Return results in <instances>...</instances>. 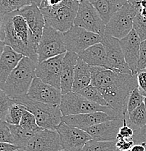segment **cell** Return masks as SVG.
Returning a JSON list of instances; mask_svg holds the SVG:
<instances>
[{
  "instance_id": "cell-28",
  "label": "cell",
  "mask_w": 146,
  "mask_h": 151,
  "mask_svg": "<svg viewBox=\"0 0 146 151\" xmlns=\"http://www.w3.org/2000/svg\"><path fill=\"white\" fill-rule=\"evenodd\" d=\"M31 4V0H0V13L6 15Z\"/></svg>"
},
{
  "instance_id": "cell-34",
  "label": "cell",
  "mask_w": 146,
  "mask_h": 151,
  "mask_svg": "<svg viewBox=\"0 0 146 151\" xmlns=\"http://www.w3.org/2000/svg\"><path fill=\"white\" fill-rule=\"evenodd\" d=\"M14 103V100L7 95L3 89H0V120H4L9 108Z\"/></svg>"
},
{
  "instance_id": "cell-9",
  "label": "cell",
  "mask_w": 146,
  "mask_h": 151,
  "mask_svg": "<svg viewBox=\"0 0 146 151\" xmlns=\"http://www.w3.org/2000/svg\"><path fill=\"white\" fill-rule=\"evenodd\" d=\"M63 34L67 51L73 52L78 55L89 47L100 43L103 39V36L76 26H73Z\"/></svg>"
},
{
  "instance_id": "cell-7",
  "label": "cell",
  "mask_w": 146,
  "mask_h": 151,
  "mask_svg": "<svg viewBox=\"0 0 146 151\" xmlns=\"http://www.w3.org/2000/svg\"><path fill=\"white\" fill-rule=\"evenodd\" d=\"M139 9L127 2L113 15L106 25L105 35L122 39L133 29V21Z\"/></svg>"
},
{
  "instance_id": "cell-3",
  "label": "cell",
  "mask_w": 146,
  "mask_h": 151,
  "mask_svg": "<svg viewBox=\"0 0 146 151\" xmlns=\"http://www.w3.org/2000/svg\"><path fill=\"white\" fill-rule=\"evenodd\" d=\"M37 63L23 57L9 76L2 89L12 100L27 95L29 88L36 77Z\"/></svg>"
},
{
  "instance_id": "cell-38",
  "label": "cell",
  "mask_w": 146,
  "mask_h": 151,
  "mask_svg": "<svg viewBox=\"0 0 146 151\" xmlns=\"http://www.w3.org/2000/svg\"><path fill=\"white\" fill-rule=\"evenodd\" d=\"M145 68H146V39L140 42V59L137 72Z\"/></svg>"
},
{
  "instance_id": "cell-51",
  "label": "cell",
  "mask_w": 146,
  "mask_h": 151,
  "mask_svg": "<svg viewBox=\"0 0 146 151\" xmlns=\"http://www.w3.org/2000/svg\"><path fill=\"white\" fill-rule=\"evenodd\" d=\"M59 151H67V150H63V149H62V150H59Z\"/></svg>"
},
{
  "instance_id": "cell-50",
  "label": "cell",
  "mask_w": 146,
  "mask_h": 151,
  "mask_svg": "<svg viewBox=\"0 0 146 151\" xmlns=\"http://www.w3.org/2000/svg\"><path fill=\"white\" fill-rule=\"evenodd\" d=\"M114 151H122V150H119V149H118V148H117V147H116V149H115V150H114Z\"/></svg>"
},
{
  "instance_id": "cell-45",
  "label": "cell",
  "mask_w": 146,
  "mask_h": 151,
  "mask_svg": "<svg viewBox=\"0 0 146 151\" xmlns=\"http://www.w3.org/2000/svg\"><path fill=\"white\" fill-rule=\"evenodd\" d=\"M139 12L141 14V15L146 18V7H141L139 9Z\"/></svg>"
},
{
  "instance_id": "cell-1",
  "label": "cell",
  "mask_w": 146,
  "mask_h": 151,
  "mask_svg": "<svg viewBox=\"0 0 146 151\" xmlns=\"http://www.w3.org/2000/svg\"><path fill=\"white\" fill-rule=\"evenodd\" d=\"M4 42L6 45L38 63L37 47L32 32L19 10L4 15Z\"/></svg>"
},
{
  "instance_id": "cell-27",
  "label": "cell",
  "mask_w": 146,
  "mask_h": 151,
  "mask_svg": "<svg viewBox=\"0 0 146 151\" xmlns=\"http://www.w3.org/2000/svg\"><path fill=\"white\" fill-rule=\"evenodd\" d=\"M78 93L84 96L89 101L93 102V103L98 104L102 106H109L107 101L104 98L101 92H100V90L97 87L94 86L93 85H89L87 87L83 89L82 90L78 92Z\"/></svg>"
},
{
  "instance_id": "cell-30",
  "label": "cell",
  "mask_w": 146,
  "mask_h": 151,
  "mask_svg": "<svg viewBox=\"0 0 146 151\" xmlns=\"http://www.w3.org/2000/svg\"><path fill=\"white\" fill-rule=\"evenodd\" d=\"M25 108L21 105L14 103L9 108L4 120L9 124L19 125Z\"/></svg>"
},
{
  "instance_id": "cell-8",
  "label": "cell",
  "mask_w": 146,
  "mask_h": 151,
  "mask_svg": "<svg viewBox=\"0 0 146 151\" xmlns=\"http://www.w3.org/2000/svg\"><path fill=\"white\" fill-rule=\"evenodd\" d=\"M66 52L63 33L45 24L43 34L37 47L38 63L63 54Z\"/></svg>"
},
{
  "instance_id": "cell-12",
  "label": "cell",
  "mask_w": 146,
  "mask_h": 151,
  "mask_svg": "<svg viewBox=\"0 0 146 151\" xmlns=\"http://www.w3.org/2000/svg\"><path fill=\"white\" fill-rule=\"evenodd\" d=\"M65 54L63 53L38 63L36 67V76L44 82L60 89L61 70Z\"/></svg>"
},
{
  "instance_id": "cell-2",
  "label": "cell",
  "mask_w": 146,
  "mask_h": 151,
  "mask_svg": "<svg viewBox=\"0 0 146 151\" xmlns=\"http://www.w3.org/2000/svg\"><path fill=\"white\" fill-rule=\"evenodd\" d=\"M136 88H137V73L128 74L117 72L111 83L97 89L119 117L124 119L128 118L127 102L129 96Z\"/></svg>"
},
{
  "instance_id": "cell-22",
  "label": "cell",
  "mask_w": 146,
  "mask_h": 151,
  "mask_svg": "<svg viewBox=\"0 0 146 151\" xmlns=\"http://www.w3.org/2000/svg\"><path fill=\"white\" fill-rule=\"evenodd\" d=\"M78 56L90 66H97L110 69L106 50L101 42L89 47L80 53Z\"/></svg>"
},
{
  "instance_id": "cell-5",
  "label": "cell",
  "mask_w": 146,
  "mask_h": 151,
  "mask_svg": "<svg viewBox=\"0 0 146 151\" xmlns=\"http://www.w3.org/2000/svg\"><path fill=\"white\" fill-rule=\"evenodd\" d=\"M78 4L79 1L76 0H64L62 4L57 7L39 9L43 14L45 24L65 33L74 26Z\"/></svg>"
},
{
  "instance_id": "cell-53",
  "label": "cell",
  "mask_w": 146,
  "mask_h": 151,
  "mask_svg": "<svg viewBox=\"0 0 146 151\" xmlns=\"http://www.w3.org/2000/svg\"><path fill=\"white\" fill-rule=\"evenodd\" d=\"M145 130H146V125H145Z\"/></svg>"
},
{
  "instance_id": "cell-31",
  "label": "cell",
  "mask_w": 146,
  "mask_h": 151,
  "mask_svg": "<svg viewBox=\"0 0 146 151\" xmlns=\"http://www.w3.org/2000/svg\"><path fill=\"white\" fill-rule=\"evenodd\" d=\"M19 125L25 129L33 132L34 133L42 129L37 124V119L34 115L26 109L24 110Z\"/></svg>"
},
{
  "instance_id": "cell-23",
  "label": "cell",
  "mask_w": 146,
  "mask_h": 151,
  "mask_svg": "<svg viewBox=\"0 0 146 151\" xmlns=\"http://www.w3.org/2000/svg\"><path fill=\"white\" fill-rule=\"evenodd\" d=\"M91 82H92V75H91L90 65L78 56L77 63L75 67L72 92H80L90 85Z\"/></svg>"
},
{
  "instance_id": "cell-48",
  "label": "cell",
  "mask_w": 146,
  "mask_h": 151,
  "mask_svg": "<svg viewBox=\"0 0 146 151\" xmlns=\"http://www.w3.org/2000/svg\"><path fill=\"white\" fill-rule=\"evenodd\" d=\"M15 151H26V150H23V149H20V148H18V149H17V150H15Z\"/></svg>"
},
{
  "instance_id": "cell-41",
  "label": "cell",
  "mask_w": 146,
  "mask_h": 151,
  "mask_svg": "<svg viewBox=\"0 0 146 151\" xmlns=\"http://www.w3.org/2000/svg\"><path fill=\"white\" fill-rule=\"evenodd\" d=\"M4 15L0 13V39L4 41Z\"/></svg>"
},
{
  "instance_id": "cell-13",
  "label": "cell",
  "mask_w": 146,
  "mask_h": 151,
  "mask_svg": "<svg viewBox=\"0 0 146 151\" xmlns=\"http://www.w3.org/2000/svg\"><path fill=\"white\" fill-rule=\"evenodd\" d=\"M101 43L106 50L108 65L111 70L122 73H132L125 61L119 39L104 35Z\"/></svg>"
},
{
  "instance_id": "cell-42",
  "label": "cell",
  "mask_w": 146,
  "mask_h": 151,
  "mask_svg": "<svg viewBox=\"0 0 146 151\" xmlns=\"http://www.w3.org/2000/svg\"><path fill=\"white\" fill-rule=\"evenodd\" d=\"M129 151H146V150L142 144H134Z\"/></svg>"
},
{
  "instance_id": "cell-19",
  "label": "cell",
  "mask_w": 146,
  "mask_h": 151,
  "mask_svg": "<svg viewBox=\"0 0 146 151\" xmlns=\"http://www.w3.org/2000/svg\"><path fill=\"white\" fill-rule=\"evenodd\" d=\"M124 124V119L109 120L89 127L85 131L97 141H117L119 129Z\"/></svg>"
},
{
  "instance_id": "cell-47",
  "label": "cell",
  "mask_w": 146,
  "mask_h": 151,
  "mask_svg": "<svg viewBox=\"0 0 146 151\" xmlns=\"http://www.w3.org/2000/svg\"><path fill=\"white\" fill-rule=\"evenodd\" d=\"M85 1H89V2H91V3H92V2H94V1H97V0H85Z\"/></svg>"
},
{
  "instance_id": "cell-46",
  "label": "cell",
  "mask_w": 146,
  "mask_h": 151,
  "mask_svg": "<svg viewBox=\"0 0 146 151\" xmlns=\"http://www.w3.org/2000/svg\"><path fill=\"white\" fill-rule=\"evenodd\" d=\"M42 1V0H31V3H32V4H37L38 7H39V5H40Z\"/></svg>"
},
{
  "instance_id": "cell-39",
  "label": "cell",
  "mask_w": 146,
  "mask_h": 151,
  "mask_svg": "<svg viewBox=\"0 0 146 151\" xmlns=\"http://www.w3.org/2000/svg\"><path fill=\"white\" fill-rule=\"evenodd\" d=\"M135 144L133 138L132 139H121L116 141L117 148L122 151H129L132 146Z\"/></svg>"
},
{
  "instance_id": "cell-11",
  "label": "cell",
  "mask_w": 146,
  "mask_h": 151,
  "mask_svg": "<svg viewBox=\"0 0 146 151\" xmlns=\"http://www.w3.org/2000/svg\"><path fill=\"white\" fill-rule=\"evenodd\" d=\"M55 130L59 134L63 149L67 151H81L86 143L92 139L86 131L63 122L56 127Z\"/></svg>"
},
{
  "instance_id": "cell-25",
  "label": "cell",
  "mask_w": 146,
  "mask_h": 151,
  "mask_svg": "<svg viewBox=\"0 0 146 151\" xmlns=\"http://www.w3.org/2000/svg\"><path fill=\"white\" fill-rule=\"evenodd\" d=\"M10 128L12 137L14 139V145L18 148L25 150L28 142L34 135V132L26 130L20 125L10 124Z\"/></svg>"
},
{
  "instance_id": "cell-16",
  "label": "cell",
  "mask_w": 146,
  "mask_h": 151,
  "mask_svg": "<svg viewBox=\"0 0 146 151\" xmlns=\"http://www.w3.org/2000/svg\"><path fill=\"white\" fill-rule=\"evenodd\" d=\"M126 63L132 74H136L140 59V39L133 28L131 32L119 40Z\"/></svg>"
},
{
  "instance_id": "cell-14",
  "label": "cell",
  "mask_w": 146,
  "mask_h": 151,
  "mask_svg": "<svg viewBox=\"0 0 146 151\" xmlns=\"http://www.w3.org/2000/svg\"><path fill=\"white\" fill-rule=\"evenodd\" d=\"M63 147L56 130L41 129L28 142L26 151H59Z\"/></svg>"
},
{
  "instance_id": "cell-24",
  "label": "cell",
  "mask_w": 146,
  "mask_h": 151,
  "mask_svg": "<svg viewBox=\"0 0 146 151\" xmlns=\"http://www.w3.org/2000/svg\"><path fill=\"white\" fill-rule=\"evenodd\" d=\"M127 2V0H97L92 2V4L106 25L113 15Z\"/></svg>"
},
{
  "instance_id": "cell-21",
  "label": "cell",
  "mask_w": 146,
  "mask_h": 151,
  "mask_svg": "<svg viewBox=\"0 0 146 151\" xmlns=\"http://www.w3.org/2000/svg\"><path fill=\"white\" fill-rule=\"evenodd\" d=\"M23 57V55L6 45L2 55L0 57V89H2L9 76Z\"/></svg>"
},
{
  "instance_id": "cell-32",
  "label": "cell",
  "mask_w": 146,
  "mask_h": 151,
  "mask_svg": "<svg viewBox=\"0 0 146 151\" xmlns=\"http://www.w3.org/2000/svg\"><path fill=\"white\" fill-rule=\"evenodd\" d=\"M145 97L141 94L138 88L134 89L131 94H129L127 102V113L128 116L130 114L134 109L142 105L144 103Z\"/></svg>"
},
{
  "instance_id": "cell-18",
  "label": "cell",
  "mask_w": 146,
  "mask_h": 151,
  "mask_svg": "<svg viewBox=\"0 0 146 151\" xmlns=\"http://www.w3.org/2000/svg\"><path fill=\"white\" fill-rule=\"evenodd\" d=\"M117 119L105 112H95L84 114L69 115L62 117V122L72 127H77L85 131L89 127L109 120Z\"/></svg>"
},
{
  "instance_id": "cell-29",
  "label": "cell",
  "mask_w": 146,
  "mask_h": 151,
  "mask_svg": "<svg viewBox=\"0 0 146 151\" xmlns=\"http://www.w3.org/2000/svg\"><path fill=\"white\" fill-rule=\"evenodd\" d=\"M116 147V142L91 139L86 143L81 151H114Z\"/></svg>"
},
{
  "instance_id": "cell-52",
  "label": "cell",
  "mask_w": 146,
  "mask_h": 151,
  "mask_svg": "<svg viewBox=\"0 0 146 151\" xmlns=\"http://www.w3.org/2000/svg\"><path fill=\"white\" fill-rule=\"evenodd\" d=\"M76 1H81V0H76Z\"/></svg>"
},
{
  "instance_id": "cell-40",
  "label": "cell",
  "mask_w": 146,
  "mask_h": 151,
  "mask_svg": "<svg viewBox=\"0 0 146 151\" xmlns=\"http://www.w3.org/2000/svg\"><path fill=\"white\" fill-rule=\"evenodd\" d=\"M17 149L18 147L15 145L0 142V151H15Z\"/></svg>"
},
{
  "instance_id": "cell-35",
  "label": "cell",
  "mask_w": 146,
  "mask_h": 151,
  "mask_svg": "<svg viewBox=\"0 0 146 151\" xmlns=\"http://www.w3.org/2000/svg\"><path fill=\"white\" fill-rule=\"evenodd\" d=\"M0 142L14 145V139L11 133L10 124L5 120H0Z\"/></svg>"
},
{
  "instance_id": "cell-36",
  "label": "cell",
  "mask_w": 146,
  "mask_h": 151,
  "mask_svg": "<svg viewBox=\"0 0 146 151\" xmlns=\"http://www.w3.org/2000/svg\"><path fill=\"white\" fill-rule=\"evenodd\" d=\"M127 119H124V124L119 129L117 134V140L121 139H132L134 137L135 131L131 126L129 125Z\"/></svg>"
},
{
  "instance_id": "cell-4",
  "label": "cell",
  "mask_w": 146,
  "mask_h": 151,
  "mask_svg": "<svg viewBox=\"0 0 146 151\" xmlns=\"http://www.w3.org/2000/svg\"><path fill=\"white\" fill-rule=\"evenodd\" d=\"M13 100L34 115L41 128L55 130L56 127L62 122L63 114L59 105L34 101L27 95Z\"/></svg>"
},
{
  "instance_id": "cell-15",
  "label": "cell",
  "mask_w": 146,
  "mask_h": 151,
  "mask_svg": "<svg viewBox=\"0 0 146 151\" xmlns=\"http://www.w3.org/2000/svg\"><path fill=\"white\" fill-rule=\"evenodd\" d=\"M27 96L34 101L60 105L63 94L60 89L44 82L36 76L31 83Z\"/></svg>"
},
{
  "instance_id": "cell-26",
  "label": "cell",
  "mask_w": 146,
  "mask_h": 151,
  "mask_svg": "<svg viewBox=\"0 0 146 151\" xmlns=\"http://www.w3.org/2000/svg\"><path fill=\"white\" fill-rule=\"evenodd\" d=\"M127 123L134 131L142 129L146 125V109L144 103L134 109L127 118Z\"/></svg>"
},
{
  "instance_id": "cell-33",
  "label": "cell",
  "mask_w": 146,
  "mask_h": 151,
  "mask_svg": "<svg viewBox=\"0 0 146 151\" xmlns=\"http://www.w3.org/2000/svg\"><path fill=\"white\" fill-rule=\"evenodd\" d=\"M133 28L139 36L140 41L146 39V18L142 16L139 12H137L133 21Z\"/></svg>"
},
{
  "instance_id": "cell-17",
  "label": "cell",
  "mask_w": 146,
  "mask_h": 151,
  "mask_svg": "<svg viewBox=\"0 0 146 151\" xmlns=\"http://www.w3.org/2000/svg\"><path fill=\"white\" fill-rule=\"evenodd\" d=\"M18 10L27 22L32 32L34 43L37 47H38L45 26L43 14L41 12L39 7L35 4L26 5Z\"/></svg>"
},
{
  "instance_id": "cell-6",
  "label": "cell",
  "mask_w": 146,
  "mask_h": 151,
  "mask_svg": "<svg viewBox=\"0 0 146 151\" xmlns=\"http://www.w3.org/2000/svg\"><path fill=\"white\" fill-rule=\"evenodd\" d=\"M60 108L63 116L95 112H105L113 117L120 119L111 107L102 106L89 101L88 99L78 92H70L68 94H63L60 104Z\"/></svg>"
},
{
  "instance_id": "cell-49",
  "label": "cell",
  "mask_w": 146,
  "mask_h": 151,
  "mask_svg": "<svg viewBox=\"0 0 146 151\" xmlns=\"http://www.w3.org/2000/svg\"><path fill=\"white\" fill-rule=\"evenodd\" d=\"M144 104H145V109H146V97H145V100H144Z\"/></svg>"
},
{
  "instance_id": "cell-10",
  "label": "cell",
  "mask_w": 146,
  "mask_h": 151,
  "mask_svg": "<svg viewBox=\"0 0 146 151\" xmlns=\"http://www.w3.org/2000/svg\"><path fill=\"white\" fill-rule=\"evenodd\" d=\"M74 26L83 28L103 37L105 35L106 24L92 3L85 0L79 1Z\"/></svg>"
},
{
  "instance_id": "cell-37",
  "label": "cell",
  "mask_w": 146,
  "mask_h": 151,
  "mask_svg": "<svg viewBox=\"0 0 146 151\" xmlns=\"http://www.w3.org/2000/svg\"><path fill=\"white\" fill-rule=\"evenodd\" d=\"M137 88L142 95L146 97V68L137 72Z\"/></svg>"
},
{
  "instance_id": "cell-43",
  "label": "cell",
  "mask_w": 146,
  "mask_h": 151,
  "mask_svg": "<svg viewBox=\"0 0 146 151\" xmlns=\"http://www.w3.org/2000/svg\"><path fill=\"white\" fill-rule=\"evenodd\" d=\"M142 1H144V0H127V1H128L129 3H130V4H132V5L135 6V7H137L138 9H139L140 5V3L142 2Z\"/></svg>"
},
{
  "instance_id": "cell-44",
  "label": "cell",
  "mask_w": 146,
  "mask_h": 151,
  "mask_svg": "<svg viewBox=\"0 0 146 151\" xmlns=\"http://www.w3.org/2000/svg\"><path fill=\"white\" fill-rule=\"evenodd\" d=\"M6 45L4 43V41H2L1 39H0V57H1V55H2L3 51H4V49Z\"/></svg>"
},
{
  "instance_id": "cell-20",
  "label": "cell",
  "mask_w": 146,
  "mask_h": 151,
  "mask_svg": "<svg viewBox=\"0 0 146 151\" xmlns=\"http://www.w3.org/2000/svg\"><path fill=\"white\" fill-rule=\"evenodd\" d=\"M78 59V55L76 52L70 51H67L65 52L61 70L60 89L63 95L72 92L75 67Z\"/></svg>"
}]
</instances>
